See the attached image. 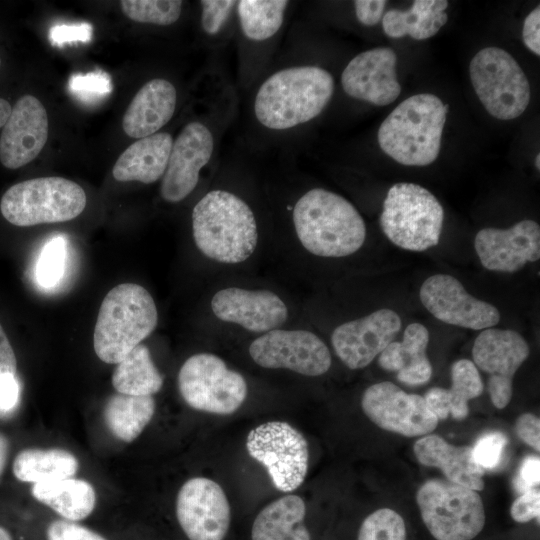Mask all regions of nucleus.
<instances>
[{
    "label": "nucleus",
    "instance_id": "f257e3e1",
    "mask_svg": "<svg viewBox=\"0 0 540 540\" xmlns=\"http://www.w3.org/2000/svg\"><path fill=\"white\" fill-rule=\"evenodd\" d=\"M333 76L318 66H293L270 75L254 99L258 122L271 130H287L316 118L329 103Z\"/></svg>",
    "mask_w": 540,
    "mask_h": 540
},
{
    "label": "nucleus",
    "instance_id": "f03ea898",
    "mask_svg": "<svg viewBox=\"0 0 540 540\" xmlns=\"http://www.w3.org/2000/svg\"><path fill=\"white\" fill-rule=\"evenodd\" d=\"M293 223L303 247L320 257H345L358 251L366 238L365 222L339 194L314 188L293 209Z\"/></svg>",
    "mask_w": 540,
    "mask_h": 540
},
{
    "label": "nucleus",
    "instance_id": "7ed1b4c3",
    "mask_svg": "<svg viewBox=\"0 0 540 540\" xmlns=\"http://www.w3.org/2000/svg\"><path fill=\"white\" fill-rule=\"evenodd\" d=\"M197 248L208 258L235 264L247 260L258 241L256 219L239 196L221 189L206 193L192 211Z\"/></svg>",
    "mask_w": 540,
    "mask_h": 540
},
{
    "label": "nucleus",
    "instance_id": "20e7f679",
    "mask_svg": "<svg viewBox=\"0 0 540 540\" xmlns=\"http://www.w3.org/2000/svg\"><path fill=\"white\" fill-rule=\"evenodd\" d=\"M448 105L431 93L403 100L378 129L381 150L406 166H427L440 152Z\"/></svg>",
    "mask_w": 540,
    "mask_h": 540
},
{
    "label": "nucleus",
    "instance_id": "39448f33",
    "mask_svg": "<svg viewBox=\"0 0 540 540\" xmlns=\"http://www.w3.org/2000/svg\"><path fill=\"white\" fill-rule=\"evenodd\" d=\"M158 313L151 294L141 285L123 283L104 297L93 334L97 357L117 364L156 328Z\"/></svg>",
    "mask_w": 540,
    "mask_h": 540
},
{
    "label": "nucleus",
    "instance_id": "423d86ee",
    "mask_svg": "<svg viewBox=\"0 0 540 540\" xmlns=\"http://www.w3.org/2000/svg\"><path fill=\"white\" fill-rule=\"evenodd\" d=\"M444 211L426 188L410 182L390 187L383 202L380 226L396 246L422 252L438 244Z\"/></svg>",
    "mask_w": 540,
    "mask_h": 540
},
{
    "label": "nucleus",
    "instance_id": "0eeeda50",
    "mask_svg": "<svg viewBox=\"0 0 540 540\" xmlns=\"http://www.w3.org/2000/svg\"><path fill=\"white\" fill-rule=\"evenodd\" d=\"M85 206L83 188L62 177L19 182L11 186L0 201L3 217L19 227L69 221L79 216Z\"/></svg>",
    "mask_w": 540,
    "mask_h": 540
},
{
    "label": "nucleus",
    "instance_id": "6e6552de",
    "mask_svg": "<svg viewBox=\"0 0 540 540\" xmlns=\"http://www.w3.org/2000/svg\"><path fill=\"white\" fill-rule=\"evenodd\" d=\"M422 520L436 540H472L485 525V510L477 491L438 479L417 491Z\"/></svg>",
    "mask_w": 540,
    "mask_h": 540
},
{
    "label": "nucleus",
    "instance_id": "1a4fd4ad",
    "mask_svg": "<svg viewBox=\"0 0 540 540\" xmlns=\"http://www.w3.org/2000/svg\"><path fill=\"white\" fill-rule=\"evenodd\" d=\"M469 74L480 102L493 117L512 120L521 116L530 102V84L507 51L486 47L470 61Z\"/></svg>",
    "mask_w": 540,
    "mask_h": 540
},
{
    "label": "nucleus",
    "instance_id": "9d476101",
    "mask_svg": "<svg viewBox=\"0 0 540 540\" xmlns=\"http://www.w3.org/2000/svg\"><path fill=\"white\" fill-rule=\"evenodd\" d=\"M178 388L193 409L218 415L234 413L247 397L244 377L211 353L189 357L178 374Z\"/></svg>",
    "mask_w": 540,
    "mask_h": 540
},
{
    "label": "nucleus",
    "instance_id": "9b49d317",
    "mask_svg": "<svg viewBox=\"0 0 540 540\" xmlns=\"http://www.w3.org/2000/svg\"><path fill=\"white\" fill-rule=\"evenodd\" d=\"M246 448L266 467L278 490L291 492L303 483L308 470V444L289 423L270 421L257 426L249 432Z\"/></svg>",
    "mask_w": 540,
    "mask_h": 540
},
{
    "label": "nucleus",
    "instance_id": "f8f14e48",
    "mask_svg": "<svg viewBox=\"0 0 540 540\" xmlns=\"http://www.w3.org/2000/svg\"><path fill=\"white\" fill-rule=\"evenodd\" d=\"M249 354L261 367L289 369L305 376H320L331 366L326 344L306 330L268 331L251 343Z\"/></svg>",
    "mask_w": 540,
    "mask_h": 540
},
{
    "label": "nucleus",
    "instance_id": "ddd939ff",
    "mask_svg": "<svg viewBox=\"0 0 540 540\" xmlns=\"http://www.w3.org/2000/svg\"><path fill=\"white\" fill-rule=\"evenodd\" d=\"M529 345L511 329L487 328L476 337L472 347L473 363L489 374L488 392L493 405L505 408L513 394V377L529 356Z\"/></svg>",
    "mask_w": 540,
    "mask_h": 540
},
{
    "label": "nucleus",
    "instance_id": "4468645a",
    "mask_svg": "<svg viewBox=\"0 0 540 540\" xmlns=\"http://www.w3.org/2000/svg\"><path fill=\"white\" fill-rule=\"evenodd\" d=\"M361 407L375 425L406 437L427 435L439 422L423 396L407 393L388 381L369 386L362 395Z\"/></svg>",
    "mask_w": 540,
    "mask_h": 540
},
{
    "label": "nucleus",
    "instance_id": "2eb2a0df",
    "mask_svg": "<svg viewBox=\"0 0 540 540\" xmlns=\"http://www.w3.org/2000/svg\"><path fill=\"white\" fill-rule=\"evenodd\" d=\"M176 516L189 540H224L231 522L228 499L215 481L195 477L180 488Z\"/></svg>",
    "mask_w": 540,
    "mask_h": 540
},
{
    "label": "nucleus",
    "instance_id": "dca6fc26",
    "mask_svg": "<svg viewBox=\"0 0 540 540\" xmlns=\"http://www.w3.org/2000/svg\"><path fill=\"white\" fill-rule=\"evenodd\" d=\"M419 297L435 318L450 325L484 330L500 321L495 306L473 297L458 279L448 274L428 277L420 288Z\"/></svg>",
    "mask_w": 540,
    "mask_h": 540
},
{
    "label": "nucleus",
    "instance_id": "f3484780",
    "mask_svg": "<svg viewBox=\"0 0 540 540\" xmlns=\"http://www.w3.org/2000/svg\"><path fill=\"white\" fill-rule=\"evenodd\" d=\"M213 152L214 136L209 127L200 121L186 124L173 140L160 186L162 198L171 203L185 199L195 189Z\"/></svg>",
    "mask_w": 540,
    "mask_h": 540
},
{
    "label": "nucleus",
    "instance_id": "a211bd4d",
    "mask_svg": "<svg viewBox=\"0 0 540 540\" xmlns=\"http://www.w3.org/2000/svg\"><path fill=\"white\" fill-rule=\"evenodd\" d=\"M401 326V318L395 311L382 308L339 325L331 335V342L348 368L362 369L394 340Z\"/></svg>",
    "mask_w": 540,
    "mask_h": 540
},
{
    "label": "nucleus",
    "instance_id": "6ab92c4d",
    "mask_svg": "<svg viewBox=\"0 0 540 540\" xmlns=\"http://www.w3.org/2000/svg\"><path fill=\"white\" fill-rule=\"evenodd\" d=\"M474 248L485 269L517 272L540 258L539 224L526 219L508 229L483 228L475 236Z\"/></svg>",
    "mask_w": 540,
    "mask_h": 540
},
{
    "label": "nucleus",
    "instance_id": "aec40b11",
    "mask_svg": "<svg viewBox=\"0 0 540 540\" xmlns=\"http://www.w3.org/2000/svg\"><path fill=\"white\" fill-rule=\"evenodd\" d=\"M397 56L391 48L377 47L352 58L341 74L344 92L377 106L394 102L401 93L396 74Z\"/></svg>",
    "mask_w": 540,
    "mask_h": 540
},
{
    "label": "nucleus",
    "instance_id": "412c9836",
    "mask_svg": "<svg viewBox=\"0 0 540 540\" xmlns=\"http://www.w3.org/2000/svg\"><path fill=\"white\" fill-rule=\"evenodd\" d=\"M48 138V116L36 97L23 95L12 107L0 136V161L8 169L33 161Z\"/></svg>",
    "mask_w": 540,
    "mask_h": 540
},
{
    "label": "nucleus",
    "instance_id": "4be33fe9",
    "mask_svg": "<svg viewBox=\"0 0 540 540\" xmlns=\"http://www.w3.org/2000/svg\"><path fill=\"white\" fill-rule=\"evenodd\" d=\"M211 308L218 319L251 332L278 329L288 317L285 303L269 290L225 288L213 296Z\"/></svg>",
    "mask_w": 540,
    "mask_h": 540
},
{
    "label": "nucleus",
    "instance_id": "5701e85b",
    "mask_svg": "<svg viewBox=\"0 0 540 540\" xmlns=\"http://www.w3.org/2000/svg\"><path fill=\"white\" fill-rule=\"evenodd\" d=\"M177 103L175 86L163 78L144 84L130 102L122 121L131 138L141 139L158 133L174 115Z\"/></svg>",
    "mask_w": 540,
    "mask_h": 540
},
{
    "label": "nucleus",
    "instance_id": "b1692460",
    "mask_svg": "<svg viewBox=\"0 0 540 540\" xmlns=\"http://www.w3.org/2000/svg\"><path fill=\"white\" fill-rule=\"evenodd\" d=\"M413 449L422 465L439 468L448 481L475 491L484 489L485 470L474 462L470 446H455L438 435L427 434L415 442Z\"/></svg>",
    "mask_w": 540,
    "mask_h": 540
},
{
    "label": "nucleus",
    "instance_id": "393cba45",
    "mask_svg": "<svg viewBox=\"0 0 540 540\" xmlns=\"http://www.w3.org/2000/svg\"><path fill=\"white\" fill-rule=\"evenodd\" d=\"M429 332L420 323L409 324L401 342L392 341L378 357V364L386 371L397 372V379L406 385L427 383L432 376V365L426 355Z\"/></svg>",
    "mask_w": 540,
    "mask_h": 540
},
{
    "label": "nucleus",
    "instance_id": "a878e982",
    "mask_svg": "<svg viewBox=\"0 0 540 540\" xmlns=\"http://www.w3.org/2000/svg\"><path fill=\"white\" fill-rule=\"evenodd\" d=\"M173 145L167 132H158L131 144L117 159L112 174L117 181L151 184L162 178Z\"/></svg>",
    "mask_w": 540,
    "mask_h": 540
},
{
    "label": "nucleus",
    "instance_id": "bb28decb",
    "mask_svg": "<svg viewBox=\"0 0 540 540\" xmlns=\"http://www.w3.org/2000/svg\"><path fill=\"white\" fill-rule=\"evenodd\" d=\"M306 506L297 495L283 496L265 506L254 519L252 540H311L303 521Z\"/></svg>",
    "mask_w": 540,
    "mask_h": 540
},
{
    "label": "nucleus",
    "instance_id": "cd10ccee",
    "mask_svg": "<svg viewBox=\"0 0 540 540\" xmlns=\"http://www.w3.org/2000/svg\"><path fill=\"white\" fill-rule=\"evenodd\" d=\"M447 7L446 0H416L408 10H389L382 17L383 31L391 38L428 39L446 24Z\"/></svg>",
    "mask_w": 540,
    "mask_h": 540
},
{
    "label": "nucleus",
    "instance_id": "c85d7f7f",
    "mask_svg": "<svg viewBox=\"0 0 540 540\" xmlns=\"http://www.w3.org/2000/svg\"><path fill=\"white\" fill-rule=\"evenodd\" d=\"M31 491L37 501L49 506L65 520H83L95 507L94 488L85 480L65 478L34 483Z\"/></svg>",
    "mask_w": 540,
    "mask_h": 540
},
{
    "label": "nucleus",
    "instance_id": "c756f323",
    "mask_svg": "<svg viewBox=\"0 0 540 540\" xmlns=\"http://www.w3.org/2000/svg\"><path fill=\"white\" fill-rule=\"evenodd\" d=\"M77 470V458L63 449H24L13 462V473L23 482L42 483L71 478Z\"/></svg>",
    "mask_w": 540,
    "mask_h": 540
},
{
    "label": "nucleus",
    "instance_id": "7c9ffc66",
    "mask_svg": "<svg viewBox=\"0 0 540 540\" xmlns=\"http://www.w3.org/2000/svg\"><path fill=\"white\" fill-rule=\"evenodd\" d=\"M155 412L152 395L133 396L116 393L104 408V420L110 432L124 442L136 439Z\"/></svg>",
    "mask_w": 540,
    "mask_h": 540
},
{
    "label": "nucleus",
    "instance_id": "2f4dec72",
    "mask_svg": "<svg viewBox=\"0 0 540 540\" xmlns=\"http://www.w3.org/2000/svg\"><path fill=\"white\" fill-rule=\"evenodd\" d=\"M112 385L117 393L133 396L152 395L162 388L163 377L145 345L139 344L116 364Z\"/></svg>",
    "mask_w": 540,
    "mask_h": 540
},
{
    "label": "nucleus",
    "instance_id": "473e14b6",
    "mask_svg": "<svg viewBox=\"0 0 540 540\" xmlns=\"http://www.w3.org/2000/svg\"><path fill=\"white\" fill-rule=\"evenodd\" d=\"M289 1L239 0L236 11L241 31L252 41H265L281 28Z\"/></svg>",
    "mask_w": 540,
    "mask_h": 540
},
{
    "label": "nucleus",
    "instance_id": "72a5a7b5",
    "mask_svg": "<svg viewBox=\"0 0 540 540\" xmlns=\"http://www.w3.org/2000/svg\"><path fill=\"white\" fill-rule=\"evenodd\" d=\"M451 387L447 389L450 415L462 420L469 413L468 401L480 396L483 382L478 368L468 359H459L451 366Z\"/></svg>",
    "mask_w": 540,
    "mask_h": 540
},
{
    "label": "nucleus",
    "instance_id": "f704fd0d",
    "mask_svg": "<svg viewBox=\"0 0 540 540\" xmlns=\"http://www.w3.org/2000/svg\"><path fill=\"white\" fill-rule=\"evenodd\" d=\"M120 5L123 13L132 21L168 26L179 19L183 2L180 0H123Z\"/></svg>",
    "mask_w": 540,
    "mask_h": 540
},
{
    "label": "nucleus",
    "instance_id": "c9c22d12",
    "mask_svg": "<svg viewBox=\"0 0 540 540\" xmlns=\"http://www.w3.org/2000/svg\"><path fill=\"white\" fill-rule=\"evenodd\" d=\"M406 525L394 510L381 508L362 522L357 540H406Z\"/></svg>",
    "mask_w": 540,
    "mask_h": 540
},
{
    "label": "nucleus",
    "instance_id": "e433bc0d",
    "mask_svg": "<svg viewBox=\"0 0 540 540\" xmlns=\"http://www.w3.org/2000/svg\"><path fill=\"white\" fill-rule=\"evenodd\" d=\"M67 246L63 237L51 238L43 246L39 255L35 276L38 284L51 288L63 277L66 265Z\"/></svg>",
    "mask_w": 540,
    "mask_h": 540
},
{
    "label": "nucleus",
    "instance_id": "4c0bfd02",
    "mask_svg": "<svg viewBox=\"0 0 540 540\" xmlns=\"http://www.w3.org/2000/svg\"><path fill=\"white\" fill-rule=\"evenodd\" d=\"M68 87L75 97L92 103L105 98L112 90V83L107 73L96 70L84 75H73L69 79Z\"/></svg>",
    "mask_w": 540,
    "mask_h": 540
},
{
    "label": "nucleus",
    "instance_id": "58836bf2",
    "mask_svg": "<svg viewBox=\"0 0 540 540\" xmlns=\"http://www.w3.org/2000/svg\"><path fill=\"white\" fill-rule=\"evenodd\" d=\"M507 445V437L498 431L482 435L474 444L472 458L474 462L486 469H495L501 462Z\"/></svg>",
    "mask_w": 540,
    "mask_h": 540
},
{
    "label": "nucleus",
    "instance_id": "ea45409f",
    "mask_svg": "<svg viewBox=\"0 0 540 540\" xmlns=\"http://www.w3.org/2000/svg\"><path fill=\"white\" fill-rule=\"evenodd\" d=\"M201 27L210 36L218 35L228 23L237 1L234 0H202Z\"/></svg>",
    "mask_w": 540,
    "mask_h": 540
},
{
    "label": "nucleus",
    "instance_id": "a19ab883",
    "mask_svg": "<svg viewBox=\"0 0 540 540\" xmlns=\"http://www.w3.org/2000/svg\"><path fill=\"white\" fill-rule=\"evenodd\" d=\"M47 540H107L95 531L74 521H52L46 530Z\"/></svg>",
    "mask_w": 540,
    "mask_h": 540
},
{
    "label": "nucleus",
    "instance_id": "79ce46f5",
    "mask_svg": "<svg viewBox=\"0 0 540 540\" xmlns=\"http://www.w3.org/2000/svg\"><path fill=\"white\" fill-rule=\"evenodd\" d=\"M510 515L519 523L539 519L540 493L538 488H532L518 496L511 505Z\"/></svg>",
    "mask_w": 540,
    "mask_h": 540
},
{
    "label": "nucleus",
    "instance_id": "37998d69",
    "mask_svg": "<svg viewBox=\"0 0 540 540\" xmlns=\"http://www.w3.org/2000/svg\"><path fill=\"white\" fill-rule=\"evenodd\" d=\"M92 26L89 23L61 24L50 29L49 39L52 45L61 46L66 43L77 41L88 42L91 40Z\"/></svg>",
    "mask_w": 540,
    "mask_h": 540
},
{
    "label": "nucleus",
    "instance_id": "c03bdc74",
    "mask_svg": "<svg viewBox=\"0 0 540 540\" xmlns=\"http://www.w3.org/2000/svg\"><path fill=\"white\" fill-rule=\"evenodd\" d=\"M540 481V459L538 456H527L520 464L514 486L519 493L536 488Z\"/></svg>",
    "mask_w": 540,
    "mask_h": 540
},
{
    "label": "nucleus",
    "instance_id": "a18cd8bd",
    "mask_svg": "<svg viewBox=\"0 0 540 540\" xmlns=\"http://www.w3.org/2000/svg\"><path fill=\"white\" fill-rule=\"evenodd\" d=\"M20 400V385L15 375L4 376L0 379V417L11 415L18 407Z\"/></svg>",
    "mask_w": 540,
    "mask_h": 540
},
{
    "label": "nucleus",
    "instance_id": "49530a36",
    "mask_svg": "<svg viewBox=\"0 0 540 540\" xmlns=\"http://www.w3.org/2000/svg\"><path fill=\"white\" fill-rule=\"evenodd\" d=\"M515 430L518 437L527 445L540 450V421L531 413H524L518 417L515 423Z\"/></svg>",
    "mask_w": 540,
    "mask_h": 540
},
{
    "label": "nucleus",
    "instance_id": "de8ad7c7",
    "mask_svg": "<svg viewBox=\"0 0 540 540\" xmlns=\"http://www.w3.org/2000/svg\"><path fill=\"white\" fill-rule=\"evenodd\" d=\"M387 1L356 0L353 2L358 21L365 26L376 25L383 17Z\"/></svg>",
    "mask_w": 540,
    "mask_h": 540
},
{
    "label": "nucleus",
    "instance_id": "09e8293b",
    "mask_svg": "<svg viewBox=\"0 0 540 540\" xmlns=\"http://www.w3.org/2000/svg\"><path fill=\"white\" fill-rule=\"evenodd\" d=\"M522 38L525 46L540 55V6L532 10L524 20Z\"/></svg>",
    "mask_w": 540,
    "mask_h": 540
},
{
    "label": "nucleus",
    "instance_id": "8fccbe9b",
    "mask_svg": "<svg viewBox=\"0 0 540 540\" xmlns=\"http://www.w3.org/2000/svg\"><path fill=\"white\" fill-rule=\"evenodd\" d=\"M429 410L437 419H446L450 415V400L445 388H430L423 396Z\"/></svg>",
    "mask_w": 540,
    "mask_h": 540
},
{
    "label": "nucleus",
    "instance_id": "3c124183",
    "mask_svg": "<svg viewBox=\"0 0 540 540\" xmlns=\"http://www.w3.org/2000/svg\"><path fill=\"white\" fill-rule=\"evenodd\" d=\"M17 360L13 348L0 324V379L4 376L15 375Z\"/></svg>",
    "mask_w": 540,
    "mask_h": 540
},
{
    "label": "nucleus",
    "instance_id": "603ef678",
    "mask_svg": "<svg viewBox=\"0 0 540 540\" xmlns=\"http://www.w3.org/2000/svg\"><path fill=\"white\" fill-rule=\"evenodd\" d=\"M9 443L6 436L0 431V476L4 470L7 456H8Z\"/></svg>",
    "mask_w": 540,
    "mask_h": 540
},
{
    "label": "nucleus",
    "instance_id": "864d4df0",
    "mask_svg": "<svg viewBox=\"0 0 540 540\" xmlns=\"http://www.w3.org/2000/svg\"><path fill=\"white\" fill-rule=\"evenodd\" d=\"M0 65H1V58H0ZM11 111H12V107L10 103L5 99L0 98V128L3 127L5 123L7 122L11 114Z\"/></svg>",
    "mask_w": 540,
    "mask_h": 540
},
{
    "label": "nucleus",
    "instance_id": "5fc2aeb1",
    "mask_svg": "<svg viewBox=\"0 0 540 540\" xmlns=\"http://www.w3.org/2000/svg\"><path fill=\"white\" fill-rule=\"evenodd\" d=\"M0 540H13L11 534L2 526H0Z\"/></svg>",
    "mask_w": 540,
    "mask_h": 540
},
{
    "label": "nucleus",
    "instance_id": "6e6d98bb",
    "mask_svg": "<svg viewBox=\"0 0 540 540\" xmlns=\"http://www.w3.org/2000/svg\"><path fill=\"white\" fill-rule=\"evenodd\" d=\"M535 166L539 170L540 169V155L537 154L535 158Z\"/></svg>",
    "mask_w": 540,
    "mask_h": 540
}]
</instances>
